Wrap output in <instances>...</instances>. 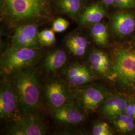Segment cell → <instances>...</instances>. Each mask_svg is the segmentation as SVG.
I'll use <instances>...</instances> for the list:
<instances>
[{
    "instance_id": "obj_22",
    "label": "cell",
    "mask_w": 135,
    "mask_h": 135,
    "mask_svg": "<svg viewBox=\"0 0 135 135\" xmlns=\"http://www.w3.org/2000/svg\"><path fill=\"white\" fill-rule=\"evenodd\" d=\"M92 134L94 135H113V132L109 125L105 122H99L93 126Z\"/></svg>"
},
{
    "instance_id": "obj_25",
    "label": "cell",
    "mask_w": 135,
    "mask_h": 135,
    "mask_svg": "<svg viewBox=\"0 0 135 135\" xmlns=\"http://www.w3.org/2000/svg\"><path fill=\"white\" fill-rule=\"evenodd\" d=\"M124 114L133 118L135 120V99H133L130 101H128V104Z\"/></svg>"
},
{
    "instance_id": "obj_8",
    "label": "cell",
    "mask_w": 135,
    "mask_h": 135,
    "mask_svg": "<svg viewBox=\"0 0 135 135\" xmlns=\"http://www.w3.org/2000/svg\"><path fill=\"white\" fill-rule=\"evenodd\" d=\"M18 100L11 81H5L1 85L0 116L2 119H10L14 115Z\"/></svg>"
},
{
    "instance_id": "obj_14",
    "label": "cell",
    "mask_w": 135,
    "mask_h": 135,
    "mask_svg": "<svg viewBox=\"0 0 135 135\" xmlns=\"http://www.w3.org/2000/svg\"><path fill=\"white\" fill-rule=\"evenodd\" d=\"M89 62L93 70L103 76L109 74L111 62L107 54L100 51H94L90 54Z\"/></svg>"
},
{
    "instance_id": "obj_17",
    "label": "cell",
    "mask_w": 135,
    "mask_h": 135,
    "mask_svg": "<svg viewBox=\"0 0 135 135\" xmlns=\"http://www.w3.org/2000/svg\"><path fill=\"white\" fill-rule=\"evenodd\" d=\"M113 124L119 132L124 134L135 132V120L123 113L115 117Z\"/></svg>"
},
{
    "instance_id": "obj_26",
    "label": "cell",
    "mask_w": 135,
    "mask_h": 135,
    "mask_svg": "<svg viewBox=\"0 0 135 135\" xmlns=\"http://www.w3.org/2000/svg\"><path fill=\"white\" fill-rule=\"evenodd\" d=\"M114 0H103V1L104 2V3L107 6L112 5L114 3Z\"/></svg>"
},
{
    "instance_id": "obj_23",
    "label": "cell",
    "mask_w": 135,
    "mask_h": 135,
    "mask_svg": "<svg viewBox=\"0 0 135 135\" xmlns=\"http://www.w3.org/2000/svg\"><path fill=\"white\" fill-rule=\"evenodd\" d=\"M69 25V23L67 20L63 18H58L54 21L52 30L55 32L61 33L67 29Z\"/></svg>"
},
{
    "instance_id": "obj_7",
    "label": "cell",
    "mask_w": 135,
    "mask_h": 135,
    "mask_svg": "<svg viewBox=\"0 0 135 135\" xmlns=\"http://www.w3.org/2000/svg\"><path fill=\"white\" fill-rule=\"evenodd\" d=\"M45 94L49 105L53 109L72 103V94L68 87L59 80H53L47 84Z\"/></svg>"
},
{
    "instance_id": "obj_24",
    "label": "cell",
    "mask_w": 135,
    "mask_h": 135,
    "mask_svg": "<svg viewBox=\"0 0 135 135\" xmlns=\"http://www.w3.org/2000/svg\"><path fill=\"white\" fill-rule=\"evenodd\" d=\"M116 6L121 8H131L135 7V0H114Z\"/></svg>"
},
{
    "instance_id": "obj_6",
    "label": "cell",
    "mask_w": 135,
    "mask_h": 135,
    "mask_svg": "<svg viewBox=\"0 0 135 135\" xmlns=\"http://www.w3.org/2000/svg\"><path fill=\"white\" fill-rule=\"evenodd\" d=\"M38 28L36 25H25L18 27L11 37L12 47L17 48L38 49L40 42Z\"/></svg>"
},
{
    "instance_id": "obj_5",
    "label": "cell",
    "mask_w": 135,
    "mask_h": 135,
    "mask_svg": "<svg viewBox=\"0 0 135 135\" xmlns=\"http://www.w3.org/2000/svg\"><path fill=\"white\" fill-rule=\"evenodd\" d=\"M8 133L13 135H42L46 134L42 121L38 116L26 113L12 121L8 128Z\"/></svg>"
},
{
    "instance_id": "obj_11",
    "label": "cell",
    "mask_w": 135,
    "mask_h": 135,
    "mask_svg": "<svg viewBox=\"0 0 135 135\" xmlns=\"http://www.w3.org/2000/svg\"><path fill=\"white\" fill-rule=\"evenodd\" d=\"M112 26L117 36L124 37L129 35L135 30V17L125 12L117 13L113 17Z\"/></svg>"
},
{
    "instance_id": "obj_21",
    "label": "cell",
    "mask_w": 135,
    "mask_h": 135,
    "mask_svg": "<svg viewBox=\"0 0 135 135\" xmlns=\"http://www.w3.org/2000/svg\"><path fill=\"white\" fill-rule=\"evenodd\" d=\"M40 42L45 46H51L56 41L55 35L52 30L46 29L39 33Z\"/></svg>"
},
{
    "instance_id": "obj_10",
    "label": "cell",
    "mask_w": 135,
    "mask_h": 135,
    "mask_svg": "<svg viewBox=\"0 0 135 135\" xmlns=\"http://www.w3.org/2000/svg\"><path fill=\"white\" fill-rule=\"evenodd\" d=\"M53 114L55 119L61 123L74 124L80 123L84 120L82 111L73 102L53 109Z\"/></svg>"
},
{
    "instance_id": "obj_16",
    "label": "cell",
    "mask_w": 135,
    "mask_h": 135,
    "mask_svg": "<svg viewBox=\"0 0 135 135\" xmlns=\"http://www.w3.org/2000/svg\"><path fill=\"white\" fill-rule=\"evenodd\" d=\"M105 16V11L100 4H94L88 7L80 17L82 24L99 23Z\"/></svg>"
},
{
    "instance_id": "obj_2",
    "label": "cell",
    "mask_w": 135,
    "mask_h": 135,
    "mask_svg": "<svg viewBox=\"0 0 135 135\" xmlns=\"http://www.w3.org/2000/svg\"><path fill=\"white\" fill-rule=\"evenodd\" d=\"M3 14L7 18L20 22L41 16L46 7V0H1Z\"/></svg>"
},
{
    "instance_id": "obj_20",
    "label": "cell",
    "mask_w": 135,
    "mask_h": 135,
    "mask_svg": "<svg viewBox=\"0 0 135 135\" xmlns=\"http://www.w3.org/2000/svg\"><path fill=\"white\" fill-rule=\"evenodd\" d=\"M58 5L68 14L75 16L80 10L81 0H60Z\"/></svg>"
},
{
    "instance_id": "obj_1",
    "label": "cell",
    "mask_w": 135,
    "mask_h": 135,
    "mask_svg": "<svg viewBox=\"0 0 135 135\" xmlns=\"http://www.w3.org/2000/svg\"><path fill=\"white\" fill-rule=\"evenodd\" d=\"M12 85L20 109L24 113H32L39 106L40 92L39 81L30 67L13 74Z\"/></svg>"
},
{
    "instance_id": "obj_3",
    "label": "cell",
    "mask_w": 135,
    "mask_h": 135,
    "mask_svg": "<svg viewBox=\"0 0 135 135\" xmlns=\"http://www.w3.org/2000/svg\"><path fill=\"white\" fill-rule=\"evenodd\" d=\"M40 55L37 49L12 47L8 49L1 57V71L8 75L30 67L38 60Z\"/></svg>"
},
{
    "instance_id": "obj_12",
    "label": "cell",
    "mask_w": 135,
    "mask_h": 135,
    "mask_svg": "<svg viewBox=\"0 0 135 135\" xmlns=\"http://www.w3.org/2000/svg\"><path fill=\"white\" fill-rule=\"evenodd\" d=\"M69 83L74 86H81L91 82L93 75L90 70L85 66L75 64L70 66L66 73Z\"/></svg>"
},
{
    "instance_id": "obj_4",
    "label": "cell",
    "mask_w": 135,
    "mask_h": 135,
    "mask_svg": "<svg viewBox=\"0 0 135 135\" xmlns=\"http://www.w3.org/2000/svg\"><path fill=\"white\" fill-rule=\"evenodd\" d=\"M113 75L121 85L135 89V51L130 49L118 48L113 63Z\"/></svg>"
},
{
    "instance_id": "obj_19",
    "label": "cell",
    "mask_w": 135,
    "mask_h": 135,
    "mask_svg": "<svg viewBox=\"0 0 135 135\" xmlns=\"http://www.w3.org/2000/svg\"><path fill=\"white\" fill-rule=\"evenodd\" d=\"M92 37L99 46H105L108 43V33L106 26L102 23H95L91 29Z\"/></svg>"
},
{
    "instance_id": "obj_13",
    "label": "cell",
    "mask_w": 135,
    "mask_h": 135,
    "mask_svg": "<svg viewBox=\"0 0 135 135\" xmlns=\"http://www.w3.org/2000/svg\"><path fill=\"white\" fill-rule=\"evenodd\" d=\"M128 101L119 96L110 95L105 98L102 109V113L107 117L114 118L124 113Z\"/></svg>"
},
{
    "instance_id": "obj_15",
    "label": "cell",
    "mask_w": 135,
    "mask_h": 135,
    "mask_svg": "<svg viewBox=\"0 0 135 135\" xmlns=\"http://www.w3.org/2000/svg\"><path fill=\"white\" fill-rule=\"evenodd\" d=\"M67 56L62 50H56L50 53L44 61L43 66L48 72H53L63 67L66 62Z\"/></svg>"
},
{
    "instance_id": "obj_18",
    "label": "cell",
    "mask_w": 135,
    "mask_h": 135,
    "mask_svg": "<svg viewBox=\"0 0 135 135\" xmlns=\"http://www.w3.org/2000/svg\"><path fill=\"white\" fill-rule=\"evenodd\" d=\"M67 46L71 52L75 56H83L88 47V41L80 36H73L68 39Z\"/></svg>"
},
{
    "instance_id": "obj_9",
    "label": "cell",
    "mask_w": 135,
    "mask_h": 135,
    "mask_svg": "<svg viewBox=\"0 0 135 135\" xmlns=\"http://www.w3.org/2000/svg\"><path fill=\"white\" fill-rule=\"evenodd\" d=\"M76 97L82 108L90 112L96 111L106 98L102 89L94 87H88L80 90L77 93Z\"/></svg>"
}]
</instances>
